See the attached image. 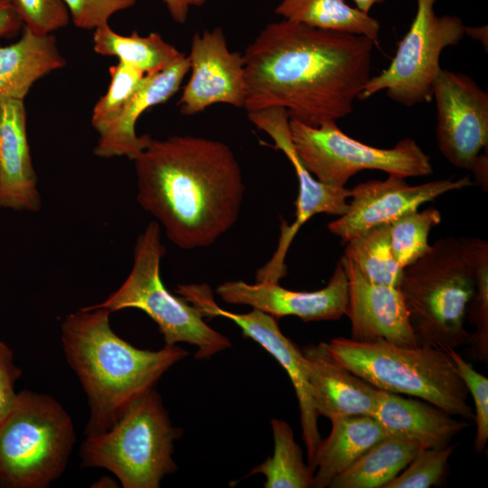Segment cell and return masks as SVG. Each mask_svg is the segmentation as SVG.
Instances as JSON below:
<instances>
[{
	"instance_id": "obj_1",
	"label": "cell",
	"mask_w": 488,
	"mask_h": 488,
	"mask_svg": "<svg viewBox=\"0 0 488 488\" xmlns=\"http://www.w3.org/2000/svg\"><path fill=\"white\" fill-rule=\"evenodd\" d=\"M369 38L283 20L267 24L242 54L243 108H284L311 127L352 112L370 80Z\"/></svg>"
},
{
	"instance_id": "obj_2",
	"label": "cell",
	"mask_w": 488,
	"mask_h": 488,
	"mask_svg": "<svg viewBox=\"0 0 488 488\" xmlns=\"http://www.w3.org/2000/svg\"><path fill=\"white\" fill-rule=\"evenodd\" d=\"M133 161L137 202L178 248L209 247L237 222L245 184L225 143L190 135L152 138Z\"/></svg>"
},
{
	"instance_id": "obj_3",
	"label": "cell",
	"mask_w": 488,
	"mask_h": 488,
	"mask_svg": "<svg viewBox=\"0 0 488 488\" xmlns=\"http://www.w3.org/2000/svg\"><path fill=\"white\" fill-rule=\"evenodd\" d=\"M110 312L81 308L61 324L68 364L87 395L89 417L85 435L108 430L126 410L153 389L162 376L188 355L177 345L158 351L137 349L112 330Z\"/></svg>"
},
{
	"instance_id": "obj_4",
	"label": "cell",
	"mask_w": 488,
	"mask_h": 488,
	"mask_svg": "<svg viewBox=\"0 0 488 488\" xmlns=\"http://www.w3.org/2000/svg\"><path fill=\"white\" fill-rule=\"evenodd\" d=\"M399 289L418 345L445 350L470 344L465 321L474 279L459 239L447 236L432 244L403 268Z\"/></svg>"
},
{
	"instance_id": "obj_5",
	"label": "cell",
	"mask_w": 488,
	"mask_h": 488,
	"mask_svg": "<svg viewBox=\"0 0 488 488\" xmlns=\"http://www.w3.org/2000/svg\"><path fill=\"white\" fill-rule=\"evenodd\" d=\"M328 345L341 363L378 389L419 398L452 416L474 419L468 390L444 349L343 337Z\"/></svg>"
},
{
	"instance_id": "obj_6",
	"label": "cell",
	"mask_w": 488,
	"mask_h": 488,
	"mask_svg": "<svg viewBox=\"0 0 488 488\" xmlns=\"http://www.w3.org/2000/svg\"><path fill=\"white\" fill-rule=\"evenodd\" d=\"M76 441L52 397L23 389L0 421V488H46L65 471Z\"/></svg>"
},
{
	"instance_id": "obj_7",
	"label": "cell",
	"mask_w": 488,
	"mask_h": 488,
	"mask_svg": "<svg viewBox=\"0 0 488 488\" xmlns=\"http://www.w3.org/2000/svg\"><path fill=\"white\" fill-rule=\"evenodd\" d=\"M181 436L182 429L173 426L153 389L108 430L86 436L80 449L82 466L108 470L124 488H158L177 469L174 442Z\"/></svg>"
},
{
	"instance_id": "obj_8",
	"label": "cell",
	"mask_w": 488,
	"mask_h": 488,
	"mask_svg": "<svg viewBox=\"0 0 488 488\" xmlns=\"http://www.w3.org/2000/svg\"><path fill=\"white\" fill-rule=\"evenodd\" d=\"M164 253L160 224L151 221L136 240L133 266L126 280L103 302L87 308H105L110 313L139 309L157 324L165 345H193L197 359L210 358L231 347L230 341L210 327L194 306L164 286L160 276Z\"/></svg>"
},
{
	"instance_id": "obj_9",
	"label": "cell",
	"mask_w": 488,
	"mask_h": 488,
	"mask_svg": "<svg viewBox=\"0 0 488 488\" xmlns=\"http://www.w3.org/2000/svg\"><path fill=\"white\" fill-rule=\"evenodd\" d=\"M294 148L307 170L327 185L345 187L349 179L363 170H380L407 177L433 173L430 157L412 138L392 148L365 145L343 133L336 121L311 127L289 121Z\"/></svg>"
},
{
	"instance_id": "obj_10",
	"label": "cell",
	"mask_w": 488,
	"mask_h": 488,
	"mask_svg": "<svg viewBox=\"0 0 488 488\" xmlns=\"http://www.w3.org/2000/svg\"><path fill=\"white\" fill-rule=\"evenodd\" d=\"M436 1L417 0L416 15L399 42L390 64L370 78L359 99H370L385 90L390 99L406 107L432 99L433 82L441 70L442 52L458 44L465 35L461 18L436 14Z\"/></svg>"
},
{
	"instance_id": "obj_11",
	"label": "cell",
	"mask_w": 488,
	"mask_h": 488,
	"mask_svg": "<svg viewBox=\"0 0 488 488\" xmlns=\"http://www.w3.org/2000/svg\"><path fill=\"white\" fill-rule=\"evenodd\" d=\"M175 292L194 306L203 318L223 317L234 322L245 337L260 344L286 371L298 400L302 438L306 449L307 465L312 469L322 438L317 423L319 416L313 405L302 351L283 334L277 318L257 309L247 314L224 310L214 301L207 284L178 285Z\"/></svg>"
},
{
	"instance_id": "obj_12",
	"label": "cell",
	"mask_w": 488,
	"mask_h": 488,
	"mask_svg": "<svg viewBox=\"0 0 488 488\" xmlns=\"http://www.w3.org/2000/svg\"><path fill=\"white\" fill-rule=\"evenodd\" d=\"M249 121L266 132L295 168L299 191L296 202V220L292 224L282 222L276 252L256 275L258 282H279L286 275L285 258L288 248L300 228L319 213L342 216L349 207L351 191L334 187L314 179L296 154L290 134V117L284 108L275 107L248 113Z\"/></svg>"
},
{
	"instance_id": "obj_13",
	"label": "cell",
	"mask_w": 488,
	"mask_h": 488,
	"mask_svg": "<svg viewBox=\"0 0 488 488\" xmlns=\"http://www.w3.org/2000/svg\"><path fill=\"white\" fill-rule=\"evenodd\" d=\"M436 140L454 166L471 170L488 145V94L467 75L441 69L432 86Z\"/></svg>"
},
{
	"instance_id": "obj_14",
	"label": "cell",
	"mask_w": 488,
	"mask_h": 488,
	"mask_svg": "<svg viewBox=\"0 0 488 488\" xmlns=\"http://www.w3.org/2000/svg\"><path fill=\"white\" fill-rule=\"evenodd\" d=\"M406 178L389 174L383 181L371 180L351 191L347 211L328 224L331 233L346 243L352 238L380 225L389 223L425 202L455 190L473 185L468 176L409 185Z\"/></svg>"
},
{
	"instance_id": "obj_15",
	"label": "cell",
	"mask_w": 488,
	"mask_h": 488,
	"mask_svg": "<svg viewBox=\"0 0 488 488\" xmlns=\"http://www.w3.org/2000/svg\"><path fill=\"white\" fill-rule=\"evenodd\" d=\"M188 58L192 73L177 103L182 114L195 115L220 103L244 107L243 57L229 50L221 27L195 33Z\"/></svg>"
},
{
	"instance_id": "obj_16",
	"label": "cell",
	"mask_w": 488,
	"mask_h": 488,
	"mask_svg": "<svg viewBox=\"0 0 488 488\" xmlns=\"http://www.w3.org/2000/svg\"><path fill=\"white\" fill-rule=\"evenodd\" d=\"M216 292L225 303L249 305L277 319L294 315L305 322L329 321L345 315L349 282L339 260L327 286L316 291H293L278 282L237 280L221 284Z\"/></svg>"
},
{
	"instance_id": "obj_17",
	"label": "cell",
	"mask_w": 488,
	"mask_h": 488,
	"mask_svg": "<svg viewBox=\"0 0 488 488\" xmlns=\"http://www.w3.org/2000/svg\"><path fill=\"white\" fill-rule=\"evenodd\" d=\"M349 282L345 311L351 322L352 339L386 341L399 345H418L399 287L368 280L347 258H340Z\"/></svg>"
},
{
	"instance_id": "obj_18",
	"label": "cell",
	"mask_w": 488,
	"mask_h": 488,
	"mask_svg": "<svg viewBox=\"0 0 488 488\" xmlns=\"http://www.w3.org/2000/svg\"><path fill=\"white\" fill-rule=\"evenodd\" d=\"M314 408L330 420L348 416H373L378 389L359 377L331 352L328 343L302 350Z\"/></svg>"
},
{
	"instance_id": "obj_19",
	"label": "cell",
	"mask_w": 488,
	"mask_h": 488,
	"mask_svg": "<svg viewBox=\"0 0 488 488\" xmlns=\"http://www.w3.org/2000/svg\"><path fill=\"white\" fill-rule=\"evenodd\" d=\"M189 71L190 61L183 53L163 70L145 74L117 117L99 134L94 154L102 158L126 156L134 160L152 139L149 135H136L137 119L146 109L164 103L174 96Z\"/></svg>"
},
{
	"instance_id": "obj_20",
	"label": "cell",
	"mask_w": 488,
	"mask_h": 488,
	"mask_svg": "<svg viewBox=\"0 0 488 488\" xmlns=\"http://www.w3.org/2000/svg\"><path fill=\"white\" fill-rule=\"evenodd\" d=\"M37 175L26 128L24 100L0 102V208L34 212L41 209Z\"/></svg>"
},
{
	"instance_id": "obj_21",
	"label": "cell",
	"mask_w": 488,
	"mask_h": 488,
	"mask_svg": "<svg viewBox=\"0 0 488 488\" xmlns=\"http://www.w3.org/2000/svg\"><path fill=\"white\" fill-rule=\"evenodd\" d=\"M375 418L390 437L409 440L423 448H439L470 426L438 407L397 393L378 390Z\"/></svg>"
},
{
	"instance_id": "obj_22",
	"label": "cell",
	"mask_w": 488,
	"mask_h": 488,
	"mask_svg": "<svg viewBox=\"0 0 488 488\" xmlns=\"http://www.w3.org/2000/svg\"><path fill=\"white\" fill-rule=\"evenodd\" d=\"M65 65L52 34L24 27L18 41L0 46V102L24 100L35 81Z\"/></svg>"
},
{
	"instance_id": "obj_23",
	"label": "cell",
	"mask_w": 488,
	"mask_h": 488,
	"mask_svg": "<svg viewBox=\"0 0 488 488\" xmlns=\"http://www.w3.org/2000/svg\"><path fill=\"white\" fill-rule=\"evenodd\" d=\"M329 436L322 439L312 465L313 487H329L332 480L347 469L379 441L390 437L371 416H348L331 419Z\"/></svg>"
},
{
	"instance_id": "obj_24",
	"label": "cell",
	"mask_w": 488,
	"mask_h": 488,
	"mask_svg": "<svg viewBox=\"0 0 488 488\" xmlns=\"http://www.w3.org/2000/svg\"><path fill=\"white\" fill-rule=\"evenodd\" d=\"M423 447L418 443L384 438L352 463L329 484L332 488H383L394 479Z\"/></svg>"
},
{
	"instance_id": "obj_25",
	"label": "cell",
	"mask_w": 488,
	"mask_h": 488,
	"mask_svg": "<svg viewBox=\"0 0 488 488\" xmlns=\"http://www.w3.org/2000/svg\"><path fill=\"white\" fill-rule=\"evenodd\" d=\"M275 12L290 22L364 36L378 44L380 23L343 0H282Z\"/></svg>"
},
{
	"instance_id": "obj_26",
	"label": "cell",
	"mask_w": 488,
	"mask_h": 488,
	"mask_svg": "<svg viewBox=\"0 0 488 488\" xmlns=\"http://www.w3.org/2000/svg\"><path fill=\"white\" fill-rule=\"evenodd\" d=\"M93 50L103 56H114L145 74H152L168 66L183 52L165 42L158 33L140 36L134 31L124 36L108 24L98 27L93 33Z\"/></svg>"
},
{
	"instance_id": "obj_27",
	"label": "cell",
	"mask_w": 488,
	"mask_h": 488,
	"mask_svg": "<svg viewBox=\"0 0 488 488\" xmlns=\"http://www.w3.org/2000/svg\"><path fill=\"white\" fill-rule=\"evenodd\" d=\"M271 428L273 455L252 469L249 475H265V488L313 487L314 471L305 464L302 449L295 441L291 427L284 420L272 418Z\"/></svg>"
},
{
	"instance_id": "obj_28",
	"label": "cell",
	"mask_w": 488,
	"mask_h": 488,
	"mask_svg": "<svg viewBox=\"0 0 488 488\" xmlns=\"http://www.w3.org/2000/svg\"><path fill=\"white\" fill-rule=\"evenodd\" d=\"M343 256L370 281L399 287L403 268L390 246L389 224H380L345 243Z\"/></svg>"
},
{
	"instance_id": "obj_29",
	"label": "cell",
	"mask_w": 488,
	"mask_h": 488,
	"mask_svg": "<svg viewBox=\"0 0 488 488\" xmlns=\"http://www.w3.org/2000/svg\"><path fill=\"white\" fill-rule=\"evenodd\" d=\"M466 258L473 268L474 289L465 318L475 328L470 345L474 355L483 362L488 360V244L478 238H460Z\"/></svg>"
},
{
	"instance_id": "obj_30",
	"label": "cell",
	"mask_w": 488,
	"mask_h": 488,
	"mask_svg": "<svg viewBox=\"0 0 488 488\" xmlns=\"http://www.w3.org/2000/svg\"><path fill=\"white\" fill-rule=\"evenodd\" d=\"M435 208L410 211L389 222V239L393 255L404 268L424 256L430 249L428 235L441 222Z\"/></svg>"
},
{
	"instance_id": "obj_31",
	"label": "cell",
	"mask_w": 488,
	"mask_h": 488,
	"mask_svg": "<svg viewBox=\"0 0 488 488\" xmlns=\"http://www.w3.org/2000/svg\"><path fill=\"white\" fill-rule=\"evenodd\" d=\"M109 74L108 89L95 104L91 115V124L99 134L114 121L145 76L141 70L120 61L109 67Z\"/></svg>"
},
{
	"instance_id": "obj_32",
	"label": "cell",
	"mask_w": 488,
	"mask_h": 488,
	"mask_svg": "<svg viewBox=\"0 0 488 488\" xmlns=\"http://www.w3.org/2000/svg\"><path fill=\"white\" fill-rule=\"evenodd\" d=\"M455 446L423 448L394 479L383 488H428L437 484L446 471Z\"/></svg>"
},
{
	"instance_id": "obj_33",
	"label": "cell",
	"mask_w": 488,
	"mask_h": 488,
	"mask_svg": "<svg viewBox=\"0 0 488 488\" xmlns=\"http://www.w3.org/2000/svg\"><path fill=\"white\" fill-rule=\"evenodd\" d=\"M451 358L455 369L464 381L474 403V418L476 424L474 450L481 453L484 450L488 440V380L476 371L471 363L466 361L455 349H445Z\"/></svg>"
},
{
	"instance_id": "obj_34",
	"label": "cell",
	"mask_w": 488,
	"mask_h": 488,
	"mask_svg": "<svg viewBox=\"0 0 488 488\" xmlns=\"http://www.w3.org/2000/svg\"><path fill=\"white\" fill-rule=\"evenodd\" d=\"M24 27L38 34H51L70 19L63 0H8Z\"/></svg>"
},
{
	"instance_id": "obj_35",
	"label": "cell",
	"mask_w": 488,
	"mask_h": 488,
	"mask_svg": "<svg viewBox=\"0 0 488 488\" xmlns=\"http://www.w3.org/2000/svg\"><path fill=\"white\" fill-rule=\"evenodd\" d=\"M75 26L90 30L108 24L116 13L130 8L136 0H63Z\"/></svg>"
},
{
	"instance_id": "obj_36",
	"label": "cell",
	"mask_w": 488,
	"mask_h": 488,
	"mask_svg": "<svg viewBox=\"0 0 488 488\" xmlns=\"http://www.w3.org/2000/svg\"><path fill=\"white\" fill-rule=\"evenodd\" d=\"M12 349L0 340V421L11 407L15 396V383L21 377Z\"/></svg>"
},
{
	"instance_id": "obj_37",
	"label": "cell",
	"mask_w": 488,
	"mask_h": 488,
	"mask_svg": "<svg viewBox=\"0 0 488 488\" xmlns=\"http://www.w3.org/2000/svg\"><path fill=\"white\" fill-rule=\"evenodd\" d=\"M22 25V21L8 0H0V38L15 36Z\"/></svg>"
},
{
	"instance_id": "obj_38",
	"label": "cell",
	"mask_w": 488,
	"mask_h": 488,
	"mask_svg": "<svg viewBox=\"0 0 488 488\" xmlns=\"http://www.w3.org/2000/svg\"><path fill=\"white\" fill-rule=\"evenodd\" d=\"M207 0H163L174 21L184 23L191 6H201Z\"/></svg>"
},
{
	"instance_id": "obj_39",
	"label": "cell",
	"mask_w": 488,
	"mask_h": 488,
	"mask_svg": "<svg viewBox=\"0 0 488 488\" xmlns=\"http://www.w3.org/2000/svg\"><path fill=\"white\" fill-rule=\"evenodd\" d=\"M487 154L485 155H480L475 160L471 171L474 172V177L478 184L482 187L483 191H487L488 180H487Z\"/></svg>"
},
{
	"instance_id": "obj_40",
	"label": "cell",
	"mask_w": 488,
	"mask_h": 488,
	"mask_svg": "<svg viewBox=\"0 0 488 488\" xmlns=\"http://www.w3.org/2000/svg\"><path fill=\"white\" fill-rule=\"evenodd\" d=\"M465 34L471 36L472 38L480 41L482 44L487 49V26H479V27H466L465 26Z\"/></svg>"
},
{
	"instance_id": "obj_41",
	"label": "cell",
	"mask_w": 488,
	"mask_h": 488,
	"mask_svg": "<svg viewBox=\"0 0 488 488\" xmlns=\"http://www.w3.org/2000/svg\"><path fill=\"white\" fill-rule=\"evenodd\" d=\"M384 0H353L356 8L360 11L369 14L371 8L375 5L383 2Z\"/></svg>"
}]
</instances>
